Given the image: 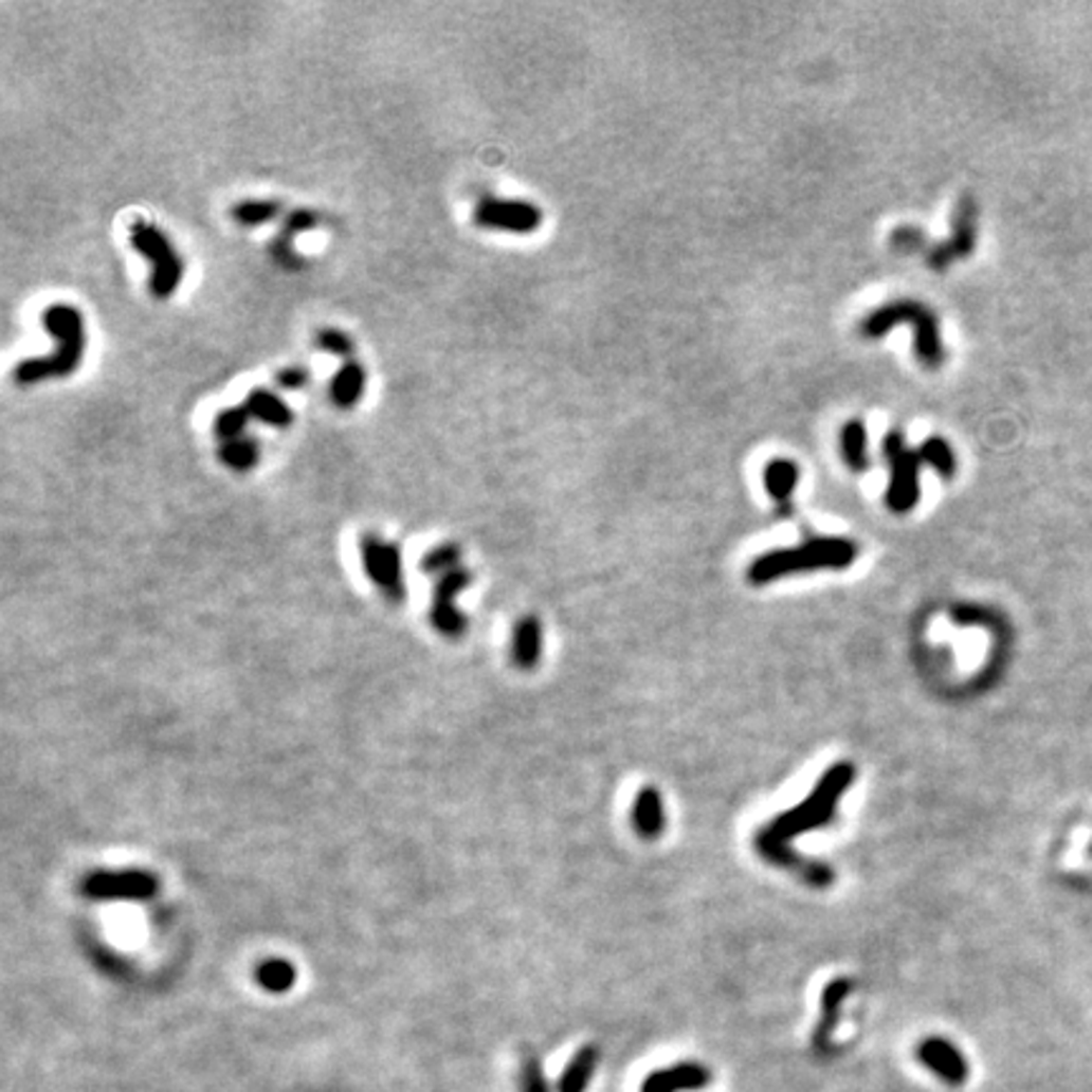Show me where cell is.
Masks as SVG:
<instances>
[{"label": "cell", "mask_w": 1092, "mask_h": 1092, "mask_svg": "<svg viewBox=\"0 0 1092 1092\" xmlns=\"http://www.w3.org/2000/svg\"><path fill=\"white\" fill-rule=\"evenodd\" d=\"M857 559V544L840 536H819L799 544L797 549H774L749 567V582L766 584L786 575L815 569H844Z\"/></svg>", "instance_id": "2"}, {"label": "cell", "mask_w": 1092, "mask_h": 1092, "mask_svg": "<svg viewBox=\"0 0 1092 1092\" xmlns=\"http://www.w3.org/2000/svg\"><path fill=\"white\" fill-rule=\"evenodd\" d=\"M890 245L900 253H913L926 245V236H923V231H918V228L900 225L890 233Z\"/></svg>", "instance_id": "30"}, {"label": "cell", "mask_w": 1092, "mask_h": 1092, "mask_svg": "<svg viewBox=\"0 0 1092 1092\" xmlns=\"http://www.w3.org/2000/svg\"><path fill=\"white\" fill-rule=\"evenodd\" d=\"M633 822L635 830L640 832L642 837L653 840L658 837L662 827H666V812H662V799L655 786H645L635 799L633 807Z\"/></svg>", "instance_id": "18"}, {"label": "cell", "mask_w": 1092, "mask_h": 1092, "mask_svg": "<svg viewBox=\"0 0 1092 1092\" xmlns=\"http://www.w3.org/2000/svg\"><path fill=\"white\" fill-rule=\"evenodd\" d=\"M476 223L480 228L506 233H534L542 225V211L526 200L484 198L476 205Z\"/></svg>", "instance_id": "10"}, {"label": "cell", "mask_w": 1092, "mask_h": 1092, "mask_svg": "<svg viewBox=\"0 0 1092 1092\" xmlns=\"http://www.w3.org/2000/svg\"><path fill=\"white\" fill-rule=\"evenodd\" d=\"M160 890V880L149 870H94L81 880V893L89 900H149Z\"/></svg>", "instance_id": "7"}, {"label": "cell", "mask_w": 1092, "mask_h": 1092, "mask_svg": "<svg viewBox=\"0 0 1092 1092\" xmlns=\"http://www.w3.org/2000/svg\"><path fill=\"white\" fill-rule=\"evenodd\" d=\"M364 385H367V372H364V367H362L360 362L349 360V362L342 364L340 372H336L334 380H331L329 398H331V402H334L336 407L349 410V407H354L357 402H360L362 393H364Z\"/></svg>", "instance_id": "15"}, {"label": "cell", "mask_w": 1092, "mask_h": 1092, "mask_svg": "<svg viewBox=\"0 0 1092 1092\" xmlns=\"http://www.w3.org/2000/svg\"><path fill=\"white\" fill-rule=\"evenodd\" d=\"M882 453L890 466V486L886 504L893 513H910L921 498V458L913 453L900 431H890L882 438Z\"/></svg>", "instance_id": "6"}, {"label": "cell", "mask_w": 1092, "mask_h": 1092, "mask_svg": "<svg viewBox=\"0 0 1092 1092\" xmlns=\"http://www.w3.org/2000/svg\"><path fill=\"white\" fill-rule=\"evenodd\" d=\"M711 1070L698 1062H678L673 1068L655 1070L640 1085V1092H695L711 1085Z\"/></svg>", "instance_id": "13"}, {"label": "cell", "mask_w": 1092, "mask_h": 1092, "mask_svg": "<svg viewBox=\"0 0 1092 1092\" xmlns=\"http://www.w3.org/2000/svg\"><path fill=\"white\" fill-rule=\"evenodd\" d=\"M799 484V468L789 458H774L764 468V489L774 501L786 504Z\"/></svg>", "instance_id": "20"}, {"label": "cell", "mask_w": 1092, "mask_h": 1092, "mask_svg": "<svg viewBox=\"0 0 1092 1092\" xmlns=\"http://www.w3.org/2000/svg\"><path fill=\"white\" fill-rule=\"evenodd\" d=\"M311 228H316V216L309 211H294L289 218H286L284 233L276 238V243H273V256H276L278 263L296 266V256H294V251H291V238H294L296 233L311 231Z\"/></svg>", "instance_id": "23"}, {"label": "cell", "mask_w": 1092, "mask_h": 1092, "mask_svg": "<svg viewBox=\"0 0 1092 1092\" xmlns=\"http://www.w3.org/2000/svg\"><path fill=\"white\" fill-rule=\"evenodd\" d=\"M921 1059V1064L926 1070H931L939 1080L946 1085H964L968 1080V1062L966 1057L961 1055V1050L956 1044L948 1042L944 1037H928L918 1044V1052H915Z\"/></svg>", "instance_id": "12"}, {"label": "cell", "mask_w": 1092, "mask_h": 1092, "mask_svg": "<svg viewBox=\"0 0 1092 1092\" xmlns=\"http://www.w3.org/2000/svg\"><path fill=\"white\" fill-rule=\"evenodd\" d=\"M220 460L228 468H233V471H251L253 466L258 463V443L253 438H236V440H225V443H220Z\"/></svg>", "instance_id": "25"}, {"label": "cell", "mask_w": 1092, "mask_h": 1092, "mask_svg": "<svg viewBox=\"0 0 1092 1092\" xmlns=\"http://www.w3.org/2000/svg\"><path fill=\"white\" fill-rule=\"evenodd\" d=\"M458 564H460V549L455 544L435 546V549H431L425 557L420 559V569L427 571V575H435V571L448 575V571L460 569Z\"/></svg>", "instance_id": "28"}, {"label": "cell", "mask_w": 1092, "mask_h": 1092, "mask_svg": "<svg viewBox=\"0 0 1092 1092\" xmlns=\"http://www.w3.org/2000/svg\"><path fill=\"white\" fill-rule=\"evenodd\" d=\"M316 347L324 349V352L334 354V357H342V360H352L354 354V344L352 340H349L347 334L340 329H322L316 334Z\"/></svg>", "instance_id": "29"}, {"label": "cell", "mask_w": 1092, "mask_h": 1092, "mask_svg": "<svg viewBox=\"0 0 1092 1092\" xmlns=\"http://www.w3.org/2000/svg\"><path fill=\"white\" fill-rule=\"evenodd\" d=\"M129 243L132 249L152 261V276H149V291L154 298H167L175 294L185 273V263L172 249L170 238L145 220H136L129 228Z\"/></svg>", "instance_id": "5"}, {"label": "cell", "mask_w": 1092, "mask_h": 1092, "mask_svg": "<svg viewBox=\"0 0 1092 1092\" xmlns=\"http://www.w3.org/2000/svg\"><path fill=\"white\" fill-rule=\"evenodd\" d=\"M256 984L269 994H286L296 984V966L286 959H269L256 966Z\"/></svg>", "instance_id": "22"}, {"label": "cell", "mask_w": 1092, "mask_h": 1092, "mask_svg": "<svg viewBox=\"0 0 1092 1092\" xmlns=\"http://www.w3.org/2000/svg\"><path fill=\"white\" fill-rule=\"evenodd\" d=\"M243 405L249 410L251 418L261 420L271 427H278V431L289 427L291 420H294L291 407L286 405L278 395L269 393V389H253V393H249V398L243 400Z\"/></svg>", "instance_id": "16"}, {"label": "cell", "mask_w": 1092, "mask_h": 1092, "mask_svg": "<svg viewBox=\"0 0 1092 1092\" xmlns=\"http://www.w3.org/2000/svg\"><path fill=\"white\" fill-rule=\"evenodd\" d=\"M848 994H850V981L848 979H837V981H832V984L824 986V994H822V1022L817 1024V1035H815V1039H812V1044H815L817 1052H827L830 1050L832 1032H835V1026H837V1009H840L842 999L848 997Z\"/></svg>", "instance_id": "17"}, {"label": "cell", "mask_w": 1092, "mask_h": 1092, "mask_svg": "<svg viewBox=\"0 0 1092 1092\" xmlns=\"http://www.w3.org/2000/svg\"><path fill=\"white\" fill-rule=\"evenodd\" d=\"M41 322L46 331L56 340V352L18 364V385H36V382L51 380V377H67L84 360L87 334H84V316L79 309L69 307V304H51L49 309H43Z\"/></svg>", "instance_id": "1"}, {"label": "cell", "mask_w": 1092, "mask_h": 1092, "mask_svg": "<svg viewBox=\"0 0 1092 1092\" xmlns=\"http://www.w3.org/2000/svg\"><path fill=\"white\" fill-rule=\"evenodd\" d=\"M855 779V766L853 764H835L827 769L819 779L812 797L804 799L802 804H797L795 809L784 812L771 822L769 830H764V835L759 837V844H786L791 837L804 835V832L822 827L827 824L832 817H835L837 799L844 795L850 784Z\"/></svg>", "instance_id": "4"}, {"label": "cell", "mask_w": 1092, "mask_h": 1092, "mask_svg": "<svg viewBox=\"0 0 1092 1092\" xmlns=\"http://www.w3.org/2000/svg\"><path fill=\"white\" fill-rule=\"evenodd\" d=\"M918 458L923 466H931L941 478H953L956 476V453L953 448L948 445V440L939 438V435H931L926 438L918 448Z\"/></svg>", "instance_id": "24"}, {"label": "cell", "mask_w": 1092, "mask_h": 1092, "mask_svg": "<svg viewBox=\"0 0 1092 1092\" xmlns=\"http://www.w3.org/2000/svg\"><path fill=\"white\" fill-rule=\"evenodd\" d=\"M468 584H471V571L466 569L448 571V575L440 577L438 584H435L431 620L440 635L460 637L468 630V617L455 609V597L468 589Z\"/></svg>", "instance_id": "11"}, {"label": "cell", "mask_w": 1092, "mask_h": 1092, "mask_svg": "<svg viewBox=\"0 0 1092 1092\" xmlns=\"http://www.w3.org/2000/svg\"><path fill=\"white\" fill-rule=\"evenodd\" d=\"M840 451L844 463H848L850 471L862 473L865 468L870 466L868 455V431H865L862 420H848L842 425L840 433Z\"/></svg>", "instance_id": "21"}, {"label": "cell", "mask_w": 1092, "mask_h": 1092, "mask_svg": "<svg viewBox=\"0 0 1092 1092\" xmlns=\"http://www.w3.org/2000/svg\"><path fill=\"white\" fill-rule=\"evenodd\" d=\"M281 213V205L276 200H243V203L233 205L231 216L240 225H261L269 223Z\"/></svg>", "instance_id": "26"}, {"label": "cell", "mask_w": 1092, "mask_h": 1092, "mask_svg": "<svg viewBox=\"0 0 1092 1092\" xmlns=\"http://www.w3.org/2000/svg\"><path fill=\"white\" fill-rule=\"evenodd\" d=\"M307 380H309L307 369H302V367H289V369H284V372L276 375V385L284 389L304 387L307 385Z\"/></svg>", "instance_id": "32"}, {"label": "cell", "mask_w": 1092, "mask_h": 1092, "mask_svg": "<svg viewBox=\"0 0 1092 1092\" xmlns=\"http://www.w3.org/2000/svg\"><path fill=\"white\" fill-rule=\"evenodd\" d=\"M360 557L367 577L387 600L402 602L407 597L405 577H402V557L398 544L385 542L377 534H362Z\"/></svg>", "instance_id": "8"}, {"label": "cell", "mask_w": 1092, "mask_h": 1092, "mask_svg": "<svg viewBox=\"0 0 1092 1092\" xmlns=\"http://www.w3.org/2000/svg\"><path fill=\"white\" fill-rule=\"evenodd\" d=\"M977 228H979V205L971 195H964L961 203L953 211V231L944 243L933 245L928 253V266L933 271H944L959 258L971 256L977 249Z\"/></svg>", "instance_id": "9"}, {"label": "cell", "mask_w": 1092, "mask_h": 1092, "mask_svg": "<svg viewBox=\"0 0 1092 1092\" xmlns=\"http://www.w3.org/2000/svg\"><path fill=\"white\" fill-rule=\"evenodd\" d=\"M249 420H251L249 410H245L243 402H240V405L228 407V410H223V413L216 415L213 431H216V438L220 440V443H225V440L243 438V431H245V425H249Z\"/></svg>", "instance_id": "27"}, {"label": "cell", "mask_w": 1092, "mask_h": 1092, "mask_svg": "<svg viewBox=\"0 0 1092 1092\" xmlns=\"http://www.w3.org/2000/svg\"><path fill=\"white\" fill-rule=\"evenodd\" d=\"M597 1062H600V1050H597L595 1044L582 1046V1050L571 1057V1062L567 1064V1070H564V1075L559 1077V1092H584L587 1090L592 1077H595Z\"/></svg>", "instance_id": "19"}, {"label": "cell", "mask_w": 1092, "mask_h": 1092, "mask_svg": "<svg viewBox=\"0 0 1092 1092\" xmlns=\"http://www.w3.org/2000/svg\"><path fill=\"white\" fill-rule=\"evenodd\" d=\"M906 324L915 331V357L926 369H939L946 362V349L941 342L939 316L926 304L910 302V298H895L882 304L860 322V334L868 340H880L890 329Z\"/></svg>", "instance_id": "3"}, {"label": "cell", "mask_w": 1092, "mask_h": 1092, "mask_svg": "<svg viewBox=\"0 0 1092 1092\" xmlns=\"http://www.w3.org/2000/svg\"><path fill=\"white\" fill-rule=\"evenodd\" d=\"M511 655L522 671H531L542 658V622L534 615H526L516 622Z\"/></svg>", "instance_id": "14"}, {"label": "cell", "mask_w": 1092, "mask_h": 1092, "mask_svg": "<svg viewBox=\"0 0 1092 1092\" xmlns=\"http://www.w3.org/2000/svg\"><path fill=\"white\" fill-rule=\"evenodd\" d=\"M522 1088L524 1092H549V1082H546L542 1064H539L536 1057H526L522 1068Z\"/></svg>", "instance_id": "31"}]
</instances>
